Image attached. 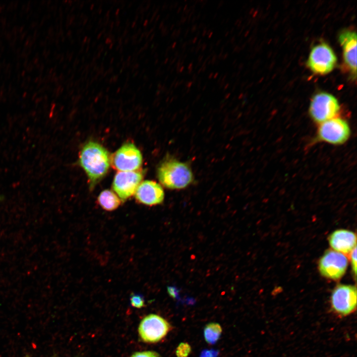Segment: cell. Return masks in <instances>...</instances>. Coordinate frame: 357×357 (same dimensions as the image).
I'll return each mask as SVG.
<instances>
[{
    "instance_id": "obj_16",
    "label": "cell",
    "mask_w": 357,
    "mask_h": 357,
    "mask_svg": "<svg viewBox=\"0 0 357 357\" xmlns=\"http://www.w3.org/2000/svg\"><path fill=\"white\" fill-rule=\"evenodd\" d=\"M190 352V346L187 343H181L177 348L176 354L177 357H187Z\"/></svg>"
},
{
    "instance_id": "obj_4",
    "label": "cell",
    "mask_w": 357,
    "mask_h": 357,
    "mask_svg": "<svg viewBox=\"0 0 357 357\" xmlns=\"http://www.w3.org/2000/svg\"><path fill=\"white\" fill-rule=\"evenodd\" d=\"M340 106L338 100L326 92L317 93L312 98L309 107V115L317 124L335 117L339 114Z\"/></svg>"
},
{
    "instance_id": "obj_9",
    "label": "cell",
    "mask_w": 357,
    "mask_h": 357,
    "mask_svg": "<svg viewBox=\"0 0 357 357\" xmlns=\"http://www.w3.org/2000/svg\"><path fill=\"white\" fill-rule=\"evenodd\" d=\"M142 156L139 150L130 142L122 145L113 155V166L120 172H131L142 165Z\"/></svg>"
},
{
    "instance_id": "obj_6",
    "label": "cell",
    "mask_w": 357,
    "mask_h": 357,
    "mask_svg": "<svg viewBox=\"0 0 357 357\" xmlns=\"http://www.w3.org/2000/svg\"><path fill=\"white\" fill-rule=\"evenodd\" d=\"M171 330V325L165 319L158 315L150 314L140 322L138 333L144 342L154 343L163 339Z\"/></svg>"
},
{
    "instance_id": "obj_20",
    "label": "cell",
    "mask_w": 357,
    "mask_h": 357,
    "mask_svg": "<svg viewBox=\"0 0 357 357\" xmlns=\"http://www.w3.org/2000/svg\"><path fill=\"white\" fill-rule=\"evenodd\" d=\"M218 351L211 349V350H204L201 353L200 357H218Z\"/></svg>"
},
{
    "instance_id": "obj_21",
    "label": "cell",
    "mask_w": 357,
    "mask_h": 357,
    "mask_svg": "<svg viewBox=\"0 0 357 357\" xmlns=\"http://www.w3.org/2000/svg\"><path fill=\"white\" fill-rule=\"evenodd\" d=\"M169 295L172 298H176L178 296V290L176 287L170 286L167 288Z\"/></svg>"
},
{
    "instance_id": "obj_14",
    "label": "cell",
    "mask_w": 357,
    "mask_h": 357,
    "mask_svg": "<svg viewBox=\"0 0 357 357\" xmlns=\"http://www.w3.org/2000/svg\"><path fill=\"white\" fill-rule=\"evenodd\" d=\"M97 200L102 209L108 211L117 209L121 203L120 198L113 191L109 189L102 191Z\"/></svg>"
},
{
    "instance_id": "obj_19",
    "label": "cell",
    "mask_w": 357,
    "mask_h": 357,
    "mask_svg": "<svg viewBox=\"0 0 357 357\" xmlns=\"http://www.w3.org/2000/svg\"><path fill=\"white\" fill-rule=\"evenodd\" d=\"M351 262L352 270L356 278L357 274V247L351 252Z\"/></svg>"
},
{
    "instance_id": "obj_17",
    "label": "cell",
    "mask_w": 357,
    "mask_h": 357,
    "mask_svg": "<svg viewBox=\"0 0 357 357\" xmlns=\"http://www.w3.org/2000/svg\"><path fill=\"white\" fill-rule=\"evenodd\" d=\"M130 303L134 307L141 308L144 305V300L140 295L132 294L130 297Z\"/></svg>"
},
{
    "instance_id": "obj_10",
    "label": "cell",
    "mask_w": 357,
    "mask_h": 357,
    "mask_svg": "<svg viewBox=\"0 0 357 357\" xmlns=\"http://www.w3.org/2000/svg\"><path fill=\"white\" fill-rule=\"evenodd\" d=\"M142 177L139 172H119L114 178L112 188L121 201H124L135 193Z\"/></svg>"
},
{
    "instance_id": "obj_12",
    "label": "cell",
    "mask_w": 357,
    "mask_h": 357,
    "mask_svg": "<svg viewBox=\"0 0 357 357\" xmlns=\"http://www.w3.org/2000/svg\"><path fill=\"white\" fill-rule=\"evenodd\" d=\"M345 62L355 79L357 75V33L351 30L342 31L338 37Z\"/></svg>"
},
{
    "instance_id": "obj_8",
    "label": "cell",
    "mask_w": 357,
    "mask_h": 357,
    "mask_svg": "<svg viewBox=\"0 0 357 357\" xmlns=\"http://www.w3.org/2000/svg\"><path fill=\"white\" fill-rule=\"evenodd\" d=\"M348 265V258L344 254L328 250L319 260L318 269L323 277L338 280L344 275Z\"/></svg>"
},
{
    "instance_id": "obj_13",
    "label": "cell",
    "mask_w": 357,
    "mask_h": 357,
    "mask_svg": "<svg viewBox=\"0 0 357 357\" xmlns=\"http://www.w3.org/2000/svg\"><path fill=\"white\" fill-rule=\"evenodd\" d=\"M328 240L333 249L343 254L351 253L357 247L356 234L348 230H335L330 235Z\"/></svg>"
},
{
    "instance_id": "obj_3",
    "label": "cell",
    "mask_w": 357,
    "mask_h": 357,
    "mask_svg": "<svg viewBox=\"0 0 357 357\" xmlns=\"http://www.w3.org/2000/svg\"><path fill=\"white\" fill-rule=\"evenodd\" d=\"M351 134L348 122L337 117L318 124L313 142L341 145L349 140Z\"/></svg>"
},
{
    "instance_id": "obj_15",
    "label": "cell",
    "mask_w": 357,
    "mask_h": 357,
    "mask_svg": "<svg viewBox=\"0 0 357 357\" xmlns=\"http://www.w3.org/2000/svg\"><path fill=\"white\" fill-rule=\"evenodd\" d=\"M222 328L217 323L212 322L207 324L204 329V337L207 343L213 345L215 344L222 334Z\"/></svg>"
},
{
    "instance_id": "obj_22",
    "label": "cell",
    "mask_w": 357,
    "mask_h": 357,
    "mask_svg": "<svg viewBox=\"0 0 357 357\" xmlns=\"http://www.w3.org/2000/svg\"></svg>"
},
{
    "instance_id": "obj_11",
    "label": "cell",
    "mask_w": 357,
    "mask_h": 357,
    "mask_svg": "<svg viewBox=\"0 0 357 357\" xmlns=\"http://www.w3.org/2000/svg\"><path fill=\"white\" fill-rule=\"evenodd\" d=\"M134 194L138 202L150 206L161 204L165 197L161 185L149 180L140 183Z\"/></svg>"
},
{
    "instance_id": "obj_5",
    "label": "cell",
    "mask_w": 357,
    "mask_h": 357,
    "mask_svg": "<svg viewBox=\"0 0 357 357\" xmlns=\"http://www.w3.org/2000/svg\"><path fill=\"white\" fill-rule=\"evenodd\" d=\"M330 305L333 313L341 317L354 312L357 307L356 287L346 284L337 285L331 293Z\"/></svg>"
},
{
    "instance_id": "obj_18",
    "label": "cell",
    "mask_w": 357,
    "mask_h": 357,
    "mask_svg": "<svg viewBox=\"0 0 357 357\" xmlns=\"http://www.w3.org/2000/svg\"><path fill=\"white\" fill-rule=\"evenodd\" d=\"M130 357H161L160 355L154 351H148L136 352Z\"/></svg>"
},
{
    "instance_id": "obj_2",
    "label": "cell",
    "mask_w": 357,
    "mask_h": 357,
    "mask_svg": "<svg viewBox=\"0 0 357 357\" xmlns=\"http://www.w3.org/2000/svg\"><path fill=\"white\" fill-rule=\"evenodd\" d=\"M157 175L160 183L170 189H183L194 179L189 166L173 158L165 159L159 164Z\"/></svg>"
},
{
    "instance_id": "obj_7",
    "label": "cell",
    "mask_w": 357,
    "mask_h": 357,
    "mask_svg": "<svg viewBox=\"0 0 357 357\" xmlns=\"http://www.w3.org/2000/svg\"><path fill=\"white\" fill-rule=\"evenodd\" d=\"M336 62L337 57L332 48L322 43L312 48L307 64L313 72L325 74L333 70Z\"/></svg>"
},
{
    "instance_id": "obj_1",
    "label": "cell",
    "mask_w": 357,
    "mask_h": 357,
    "mask_svg": "<svg viewBox=\"0 0 357 357\" xmlns=\"http://www.w3.org/2000/svg\"><path fill=\"white\" fill-rule=\"evenodd\" d=\"M110 163L108 152L101 144L94 141L84 144L79 154V163L87 175L90 189L106 175Z\"/></svg>"
}]
</instances>
